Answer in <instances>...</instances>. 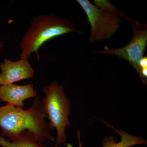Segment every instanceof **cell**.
<instances>
[{"label": "cell", "mask_w": 147, "mask_h": 147, "mask_svg": "<svg viewBox=\"0 0 147 147\" xmlns=\"http://www.w3.org/2000/svg\"><path fill=\"white\" fill-rule=\"evenodd\" d=\"M42 100L35 96L32 105L28 110H23L6 104L0 106V127L3 135L9 141L21 138L32 139L42 143L53 141Z\"/></svg>", "instance_id": "1"}, {"label": "cell", "mask_w": 147, "mask_h": 147, "mask_svg": "<svg viewBox=\"0 0 147 147\" xmlns=\"http://www.w3.org/2000/svg\"><path fill=\"white\" fill-rule=\"evenodd\" d=\"M81 32L67 18L53 13L41 14L34 16L20 43V58L28 60L33 53L40 60L38 51L50 40L67 34Z\"/></svg>", "instance_id": "2"}, {"label": "cell", "mask_w": 147, "mask_h": 147, "mask_svg": "<svg viewBox=\"0 0 147 147\" xmlns=\"http://www.w3.org/2000/svg\"><path fill=\"white\" fill-rule=\"evenodd\" d=\"M45 97L42 98L43 108L51 130L56 129L57 139L55 147L65 145L67 141L65 130L71 126L69 117L71 114V102L67 96L64 88L56 80L47 87L43 88Z\"/></svg>", "instance_id": "3"}, {"label": "cell", "mask_w": 147, "mask_h": 147, "mask_svg": "<svg viewBox=\"0 0 147 147\" xmlns=\"http://www.w3.org/2000/svg\"><path fill=\"white\" fill-rule=\"evenodd\" d=\"M76 1L85 11L90 25L89 41L92 43L110 39L120 28L122 20L129 21L130 18L120 10L100 8L88 0Z\"/></svg>", "instance_id": "4"}, {"label": "cell", "mask_w": 147, "mask_h": 147, "mask_svg": "<svg viewBox=\"0 0 147 147\" xmlns=\"http://www.w3.org/2000/svg\"><path fill=\"white\" fill-rule=\"evenodd\" d=\"M129 21L132 27L133 36L127 45L117 49H112L105 45L102 50L91 52L99 55H114L125 60L135 69L141 79L142 70L139 62L144 57L147 47V25L131 18Z\"/></svg>", "instance_id": "5"}, {"label": "cell", "mask_w": 147, "mask_h": 147, "mask_svg": "<svg viewBox=\"0 0 147 147\" xmlns=\"http://www.w3.org/2000/svg\"><path fill=\"white\" fill-rule=\"evenodd\" d=\"M0 86L13 84L34 75V69L28 60L13 61L5 58L0 64Z\"/></svg>", "instance_id": "6"}, {"label": "cell", "mask_w": 147, "mask_h": 147, "mask_svg": "<svg viewBox=\"0 0 147 147\" xmlns=\"http://www.w3.org/2000/svg\"><path fill=\"white\" fill-rule=\"evenodd\" d=\"M36 96V91L32 84L0 86V100L17 108H23L25 100Z\"/></svg>", "instance_id": "7"}, {"label": "cell", "mask_w": 147, "mask_h": 147, "mask_svg": "<svg viewBox=\"0 0 147 147\" xmlns=\"http://www.w3.org/2000/svg\"><path fill=\"white\" fill-rule=\"evenodd\" d=\"M106 125L116 131L121 136L120 141L117 142L113 136L105 137L102 140L101 147H131L138 145H146V140L140 136H134L126 133L118 127L116 129L107 123Z\"/></svg>", "instance_id": "8"}, {"label": "cell", "mask_w": 147, "mask_h": 147, "mask_svg": "<svg viewBox=\"0 0 147 147\" xmlns=\"http://www.w3.org/2000/svg\"><path fill=\"white\" fill-rule=\"evenodd\" d=\"M0 146L3 147H47L32 139L21 138L9 141L2 136H0Z\"/></svg>", "instance_id": "9"}, {"label": "cell", "mask_w": 147, "mask_h": 147, "mask_svg": "<svg viewBox=\"0 0 147 147\" xmlns=\"http://www.w3.org/2000/svg\"><path fill=\"white\" fill-rule=\"evenodd\" d=\"M139 66L141 68V70L143 69L147 68V57L146 56V57L144 56L140 61ZM141 73H142V71H141Z\"/></svg>", "instance_id": "10"}, {"label": "cell", "mask_w": 147, "mask_h": 147, "mask_svg": "<svg viewBox=\"0 0 147 147\" xmlns=\"http://www.w3.org/2000/svg\"><path fill=\"white\" fill-rule=\"evenodd\" d=\"M78 135V141H79V147H83V143L81 142V131L79 130L77 132Z\"/></svg>", "instance_id": "11"}, {"label": "cell", "mask_w": 147, "mask_h": 147, "mask_svg": "<svg viewBox=\"0 0 147 147\" xmlns=\"http://www.w3.org/2000/svg\"><path fill=\"white\" fill-rule=\"evenodd\" d=\"M4 47L3 44L2 43L1 41H0V50L3 49Z\"/></svg>", "instance_id": "12"}]
</instances>
